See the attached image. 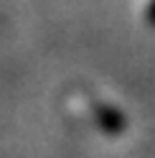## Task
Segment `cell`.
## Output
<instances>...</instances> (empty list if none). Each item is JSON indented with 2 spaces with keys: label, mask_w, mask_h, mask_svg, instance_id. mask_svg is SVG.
Instances as JSON below:
<instances>
[{
  "label": "cell",
  "mask_w": 155,
  "mask_h": 158,
  "mask_svg": "<svg viewBox=\"0 0 155 158\" xmlns=\"http://www.w3.org/2000/svg\"><path fill=\"white\" fill-rule=\"evenodd\" d=\"M92 112H94L97 125H99L104 133H109V135H120V133H125V127H127L125 115L117 110V107H112L109 102L94 100V102H92Z\"/></svg>",
  "instance_id": "cell-1"
},
{
  "label": "cell",
  "mask_w": 155,
  "mask_h": 158,
  "mask_svg": "<svg viewBox=\"0 0 155 158\" xmlns=\"http://www.w3.org/2000/svg\"><path fill=\"white\" fill-rule=\"evenodd\" d=\"M145 23L155 28V0H150L148 8H145Z\"/></svg>",
  "instance_id": "cell-2"
}]
</instances>
